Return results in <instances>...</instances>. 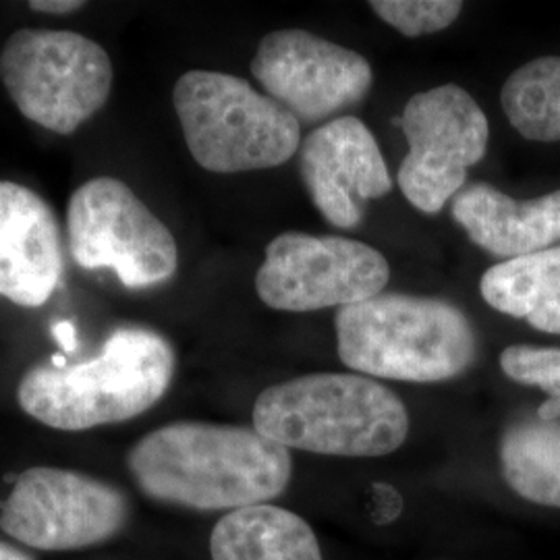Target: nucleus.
<instances>
[{"label":"nucleus","instance_id":"nucleus-4","mask_svg":"<svg viewBox=\"0 0 560 560\" xmlns=\"http://www.w3.org/2000/svg\"><path fill=\"white\" fill-rule=\"evenodd\" d=\"M337 349L349 370L374 378H457L478 353V337L457 305L436 298L381 293L340 307Z\"/></svg>","mask_w":560,"mask_h":560},{"label":"nucleus","instance_id":"nucleus-3","mask_svg":"<svg viewBox=\"0 0 560 560\" xmlns=\"http://www.w3.org/2000/svg\"><path fill=\"white\" fill-rule=\"evenodd\" d=\"M254 428L284 448L328 457H384L407 441L405 402L358 374H307L261 390Z\"/></svg>","mask_w":560,"mask_h":560},{"label":"nucleus","instance_id":"nucleus-2","mask_svg":"<svg viewBox=\"0 0 560 560\" xmlns=\"http://www.w3.org/2000/svg\"><path fill=\"white\" fill-rule=\"evenodd\" d=\"M173 374L168 340L152 328L120 326L94 360L32 368L21 378L18 399L44 425L80 432L138 418L164 397Z\"/></svg>","mask_w":560,"mask_h":560},{"label":"nucleus","instance_id":"nucleus-7","mask_svg":"<svg viewBox=\"0 0 560 560\" xmlns=\"http://www.w3.org/2000/svg\"><path fill=\"white\" fill-rule=\"evenodd\" d=\"M67 241L81 268H110L127 289L162 284L179 266L168 226L115 177L90 179L71 196Z\"/></svg>","mask_w":560,"mask_h":560},{"label":"nucleus","instance_id":"nucleus-10","mask_svg":"<svg viewBox=\"0 0 560 560\" xmlns=\"http://www.w3.org/2000/svg\"><path fill=\"white\" fill-rule=\"evenodd\" d=\"M129 515L117 488L57 467L27 469L4 502L0 527L40 550H78L113 538Z\"/></svg>","mask_w":560,"mask_h":560},{"label":"nucleus","instance_id":"nucleus-14","mask_svg":"<svg viewBox=\"0 0 560 560\" xmlns=\"http://www.w3.org/2000/svg\"><path fill=\"white\" fill-rule=\"evenodd\" d=\"M453 219L488 254L515 260L560 241V189L520 201L488 183L463 187L453 198Z\"/></svg>","mask_w":560,"mask_h":560},{"label":"nucleus","instance_id":"nucleus-11","mask_svg":"<svg viewBox=\"0 0 560 560\" xmlns=\"http://www.w3.org/2000/svg\"><path fill=\"white\" fill-rule=\"evenodd\" d=\"M252 75L300 122L332 120L360 104L374 80L360 52L303 30L268 34L252 60Z\"/></svg>","mask_w":560,"mask_h":560},{"label":"nucleus","instance_id":"nucleus-12","mask_svg":"<svg viewBox=\"0 0 560 560\" xmlns=\"http://www.w3.org/2000/svg\"><path fill=\"white\" fill-rule=\"evenodd\" d=\"M301 180L322 217L339 229H353L365 203L393 191V177L368 125L345 115L326 120L301 140Z\"/></svg>","mask_w":560,"mask_h":560},{"label":"nucleus","instance_id":"nucleus-18","mask_svg":"<svg viewBox=\"0 0 560 560\" xmlns=\"http://www.w3.org/2000/svg\"><path fill=\"white\" fill-rule=\"evenodd\" d=\"M501 102L523 138L560 141V57L525 62L502 85Z\"/></svg>","mask_w":560,"mask_h":560},{"label":"nucleus","instance_id":"nucleus-21","mask_svg":"<svg viewBox=\"0 0 560 560\" xmlns=\"http://www.w3.org/2000/svg\"><path fill=\"white\" fill-rule=\"evenodd\" d=\"M85 7V2L80 0H34L30 2V9L48 13V15H67V13H75Z\"/></svg>","mask_w":560,"mask_h":560},{"label":"nucleus","instance_id":"nucleus-9","mask_svg":"<svg viewBox=\"0 0 560 560\" xmlns=\"http://www.w3.org/2000/svg\"><path fill=\"white\" fill-rule=\"evenodd\" d=\"M388 279V261L368 243L291 231L268 243L256 291L272 310L316 312L372 300Z\"/></svg>","mask_w":560,"mask_h":560},{"label":"nucleus","instance_id":"nucleus-5","mask_svg":"<svg viewBox=\"0 0 560 560\" xmlns=\"http://www.w3.org/2000/svg\"><path fill=\"white\" fill-rule=\"evenodd\" d=\"M173 104L194 161L210 173L275 168L300 152V120L237 75L187 71Z\"/></svg>","mask_w":560,"mask_h":560},{"label":"nucleus","instance_id":"nucleus-17","mask_svg":"<svg viewBox=\"0 0 560 560\" xmlns=\"http://www.w3.org/2000/svg\"><path fill=\"white\" fill-rule=\"evenodd\" d=\"M504 481L521 499L560 509V421H520L501 441Z\"/></svg>","mask_w":560,"mask_h":560},{"label":"nucleus","instance_id":"nucleus-8","mask_svg":"<svg viewBox=\"0 0 560 560\" xmlns=\"http://www.w3.org/2000/svg\"><path fill=\"white\" fill-rule=\"evenodd\" d=\"M409 154L400 191L413 208L439 214L463 189L467 171L486 156L490 125L474 96L455 83L416 94L400 115Z\"/></svg>","mask_w":560,"mask_h":560},{"label":"nucleus","instance_id":"nucleus-19","mask_svg":"<svg viewBox=\"0 0 560 560\" xmlns=\"http://www.w3.org/2000/svg\"><path fill=\"white\" fill-rule=\"evenodd\" d=\"M502 372L511 381L525 386H538L548 400L541 402L538 418L555 421L560 418V349L559 347H532L513 345L501 355Z\"/></svg>","mask_w":560,"mask_h":560},{"label":"nucleus","instance_id":"nucleus-15","mask_svg":"<svg viewBox=\"0 0 560 560\" xmlns=\"http://www.w3.org/2000/svg\"><path fill=\"white\" fill-rule=\"evenodd\" d=\"M210 555L212 560H322L310 523L275 504L229 511L212 529Z\"/></svg>","mask_w":560,"mask_h":560},{"label":"nucleus","instance_id":"nucleus-6","mask_svg":"<svg viewBox=\"0 0 560 560\" xmlns=\"http://www.w3.org/2000/svg\"><path fill=\"white\" fill-rule=\"evenodd\" d=\"M113 78L101 44L67 30H20L0 50V81L21 115L59 136L101 110Z\"/></svg>","mask_w":560,"mask_h":560},{"label":"nucleus","instance_id":"nucleus-1","mask_svg":"<svg viewBox=\"0 0 560 560\" xmlns=\"http://www.w3.org/2000/svg\"><path fill=\"white\" fill-rule=\"evenodd\" d=\"M143 494L196 511L268 504L293 474L289 448L256 428L177 421L143 436L129 453Z\"/></svg>","mask_w":560,"mask_h":560},{"label":"nucleus","instance_id":"nucleus-20","mask_svg":"<svg viewBox=\"0 0 560 560\" xmlns=\"http://www.w3.org/2000/svg\"><path fill=\"white\" fill-rule=\"evenodd\" d=\"M372 11L407 38L430 36L453 25L463 11L459 0H374Z\"/></svg>","mask_w":560,"mask_h":560},{"label":"nucleus","instance_id":"nucleus-22","mask_svg":"<svg viewBox=\"0 0 560 560\" xmlns=\"http://www.w3.org/2000/svg\"><path fill=\"white\" fill-rule=\"evenodd\" d=\"M52 335H55V339L59 340V345L62 347L65 353L75 351V347H78V335H75V326H73L71 322H57V324L52 326Z\"/></svg>","mask_w":560,"mask_h":560},{"label":"nucleus","instance_id":"nucleus-13","mask_svg":"<svg viewBox=\"0 0 560 560\" xmlns=\"http://www.w3.org/2000/svg\"><path fill=\"white\" fill-rule=\"evenodd\" d=\"M62 275V240L52 208L20 183L0 180V298L40 307Z\"/></svg>","mask_w":560,"mask_h":560},{"label":"nucleus","instance_id":"nucleus-23","mask_svg":"<svg viewBox=\"0 0 560 560\" xmlns=\"http://www.w3.org/2000/svg\"><path fill=\"white\" fill-rule=\"evenodd\" d=\"M0 560H32L27 555H23L20 550L7 546V544H0Z\"/></svg>","mask_w":560,"mask_h":560},{"label":"nucleus","instance_id":"nucleus-16","mask_svg":"<svg viewBox=\"0 0 560 560\" xmlns=\"http://www.w3.org/2000/svg\"><path fill=\"white\" fill-rule=\"evenodd\" d=\"M480 291L488 305L502 314L560 335V245L499 261L481 275Z\"/></svg>","mask_w":560,"mask_h":560}]
</instances>
